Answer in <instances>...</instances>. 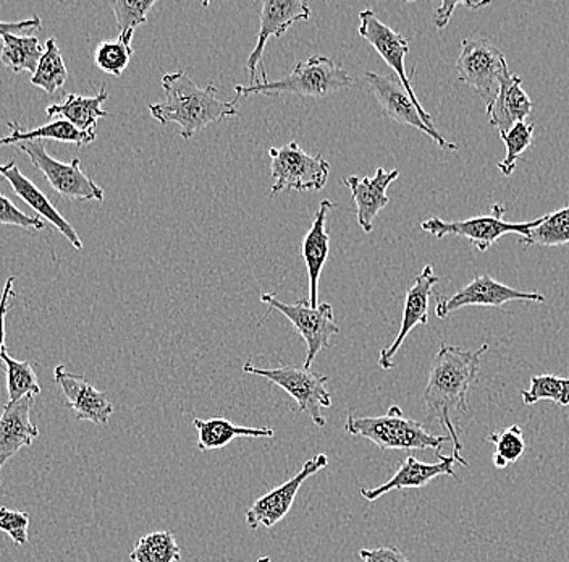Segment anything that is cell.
Wrapping results in <instances>:
<instances>
[{"instance_id": "27", "label": "cell", "mask_w": 569, "mask_h": 562, "mask_svg": "<svg viewBox=\"0 0 569 562\" xmlns=\"http://www.w3.org/2000/svg\"><path fill=\"white\" fill-rule=\"evenodd\" d=\"M0 52V62L13 73L28 72L33 75L38 69L39 59L44 52L41 42L36 37L27 34H6Z\"/></svg>"}, {"instance_id": "19", "label": "cell", "mask_w": 569, "mask_h": 562, "mask_svg": "<svg viewBox=\"0 0 569 562\" xmlns=\"http://www.w3.org/2000/svg\"><path fill=\"white\" fill-rule=\"evenodd\" d=\"M0 177L9 181L13 194H16L20 200L27 203V205L33 209L38 218L48 220L56 229H59V233L70 241L71 247L77 248V250L83 248V241L78 237L77 230L70 226L69 220L57 211L56 206L36 187L34 181H31L21 174V170L18 169L17 162L13 161V159L7 164H0Z\"/></svg>"}, {"instance_id": "12", "label": "cell", "mask_w": 569, "mask_h": 562, "mask_svg": "<svg viewBox=\"0 0 569 562\" xmlns=\"http://www.w3.org/2000/svg\"><path fill=\"white\" fill-rule=\"evenodd\" d=\"M329 465V457L326 454H318L316 457L309 459L301 471L297 475L277 489L270 490L264 496L254 501L247 511V525L249 530H258L259 526L272 529L273 525L282 522L287 517L288 512L293 507L295 500L300 493L302 483L315 476L316 473L323 471Z\"/></svg>"}, {"instance_id": "26", "label": "cell", "mask_w": 569, "mask_h": 562, "mask_svg": "<svg viewBox=\"0 0 569 562\" xmlns=\"http://www.w3.org/2000/svg\"><path fill=\"white\" fill-rule=\"evenodd\" d=\"M7 127L12 130V134L9 137L0 138V148L34 140L62 141V144H74L80 148V146L91 145L96 140V134H81L62 119L36 128H23L18 122H9Z\"/></svg>"}, {"instance_id": "36", "label": "cell", "mask_w": 569, "mask_h": 562, "mask_svg": "<svg viewBox=\"0 0 569 562\" xmlns=\"http://www.w3.org/2000/svg\"><path fill=\"white\" fill-rule=\"evenodd\" d=\"M532 138L533 126L526 122L516 124L508 134L501 135V140L507 146V156L503 161L498 162V169L505 177L513 176L516 161L532 145Z\"/></svg>"}, {"instance_id": "42", "label": "cell", "mask_w": 569, "mask_h": 562, "mask_svg": "<svg viewBox=\"0 0 569 562\" xmlns=\"http://www.w3.org/2000/svg\"><path fill=\"white\" fill-rule=\"evenodd\" d=\"M41 28L42 20L39 17L23 21H0V39L6 34H21L27 31L41 30Z\"/></svg>"}, {"instance_id": "35", "label": "cell", "mask_w": 569, "mask_h": 562, "mask_svg": "<svg viewBox=\"0 0 569 562\" xmlns=\"http://www.w3.org/2000/svg\"><path fill=\"white\" fill-rule=\"evenodd\" d=\"M133 48L127 39L119 38L117 41H101L94 51V63L101 72L120 77L127 70Z\"/></svg>"}, {"instance_id": "5", "label": "cell", "mask_w": 569, "mask_h": 562, "mask_svg": "<svg viewBox=\"0 0 569 562\" xmlns=\"http://www.w3.org/2000/svg\"><path fill=\"white\" fill-rule=\"evenodd\" d=\"M243 372L261 376L267 382L276 384L288 396L293 397L298 404V411L308 415L316 426L319 428L326 426L322 411L332 407V396L326 387L329 376L306 369L305 366L283 365L272 369L256 368L251 362L244 363Z\"/></svg>"}, {"instance_id": "21", "label": "cell", "mask_w": 569, "mask_h": 562, "mask_svg": "<svg viewBox=\"0 0 569 562\" xmlns=\"http://www.w3.org/2000/svg\"><path fill=\"white\" fill-rule=\"evenodd\" d=\"M36 397L7 402L0 414V471L23 447H30L39 436V428L31 422Z\"/></svg>"}, {"instance_id": "9", "label": "cell", "mask_w": 569, "mask_h": 562, "mask_svg": "<svg viewBox=\"0 0 569 562\" xmlns=\"http://www.w3.org/2000/svg\"><path fill=\"white\" fill-rule=\"evenodd\" d=\"M503 52L482 38H466L457 59L458 80L475 88L487 108L496 101L501 78L508 72Z\"/></svg>"}, {"instance_id": "24", "label": "cell", "mask_w": 569, "mask_h": 562, "mask_svg": "<svg viewBox=\"0 0 569 562\" xmlns=\"http://www.w3.org/2000/svg\"><path fill=\"white\" fill-rule=\"evenodd\" d=\"M107 99H109V92H107L104 85H102L98 95L91 96V98L69 95L62 101L49 106L46 109V114L49 117H59V119L66 120V122H69L71 127L77 128L81 134H96L98 120L101 117H110V112L102 109V105H104Z\"/></svg>"}, {"instance_id": "29", "label": "cell", "mask_w": 569, "mask_h": 562, "mask_svg": "<svg viewBox=\"0 0 569 562\" xmlns=\"http://www.w3.org/2000/svg\"><path fill=\"white\" fill-rule=\"evenodd\" d=\"M134 562H178L181 560L180 546L172 532H151L138 540L130 553Z\"/></svg>"}, {"instance_id": "32", "label": "cell", "mask_w": 569, "mask_h": 562, "mask_svg": "<svg viewBox=\"0 0 569 562\" xmlns=\"http://www.w3.org/2000/svg\"><path fill=\"white\" fill-rule=\"evenodd\" d=\"M487 441L496 447L492 462L498 471H503L508 465L516 464L528 450L519 425L510 426V428L500 433H492V435L487 436Z\"/></svg>"}, {"instance_id": "7", "label": "cell", "mask_w": 569, "mask_h": 562, "mask_svg": "<svg viewBox=\"0 0 569 562\" xmlns=\"http://www.w3.org/2000/svg\"><path fill=\"white\" fill-rule=\"evenodd\" d=\"M270 172L273 185L270 194L283 190H322L329 179L330 164L322 156H311L297 141L282 148H270Z\"/></svg>"}, {"instance_id": "38", "label": "cell", "mask_w": 569, "mask_h": 562, "mask_svg": "<svg viewBox=\"0 0 569 562\" xmlns=\"http://www.w3.org/2000/svg\"><path fill=\"white\" fill-rule=\"evenodd\" d=\"M0 226H17L24 229H44V220L38 216H28L27 213L20 211L16 203L9 200L0 194Z\"/></svg>"}, {"instance_id": "23", "label": "cell", "mask_w": 569, "mask_h": 562, "mask_svg": "<svg viewBox=\"0 0 569 562\" xmlns=\"http://www.w3.org/2000/svg\"><path fill=\"white\" fill-rule=\"evenodd\" d=\"M333 208L330 200L320 201L318 213L312 219L311 229L306 234L301 245L302 259H305L306 269L309 277V305L312 308L318 307L319 277L323 265L329 259V230L326 227L327 213Z\"/></svg>"}, {"instance_id": "25", "label": "cell", "mask_w": 569, "mask_h": 562, "mask_svg": "<svg viewBox=\"0 0 569 562\" xmlns=\"http://www.w3.org/2000/svg\"><path fill=\"white\" fill-rule=\"evenodd\" d=\"M196 433H198V447L202 453L208 451L222 450L229 446L231 441L237 437H252V440H264V437L276 436V432L270 426L264 428H249L231 423L227 418H196L193 422Z\"/></svg>"}, {"instance_id": "14", "label": "cell", "mask_w": 569, "mask_h": 562, "mask_svg": "<svg viewBox=\"0 0 569 562\" xmlns=\"http://www.w3.org/2000/svg\"><path fill=\"white\" fill-rule=\"evenodd\" d=\"M259 19L261 24L256 37V48L247 62L252 85L259 83L258 67L261 66L267 41L270 38H282L293 24L311 19V9L302 0H264Z\"/></svg>"}, {"instance_id": "33", "label": "cell", "mask_w": 569, "mask_h": 562, "mask_svg": "<svg viewBox=\"0 0 569 562\" xmlns=\"http://www.w3.org/2000/svg\"><path fill=\"white\" fill-rule=\"evenodd\" d=\"M522 402L533 405L540 401H551L560 407L569 405V378L555 375H537L531 378L529 390L521 391Z\"/></svg>"}, {"instance_id": "40", "label": "cell", "mask_w": 569, "mask_h": 562, "mask_svg": "<svg viewBox=\"0 0 569 562\" xmlns=\"http://www.w3.org/2000/svg\"><path fill=\"white\" fill-rule=\"evenodd\" d=\"M17 276H10L7 279L6 286H3L2 295H0V355L6 347V318L7 312L10 309V298L16 297V290H13V284H16Z\"/></svg>"}, {"instance_id": "43", "label": "cell", "mask_w": 569, "mask_h": 562, "mask_svg": "<svg viewBox=\"0 0 569 562\" xmlns=\"http://www.w3.org/2000/svg\"><path fill=\"white\" fill-rule=\"evenodd\" d=\"M258 562H272L269 556L259 558Z\"/></svg>"}, {"instance_id": "22", "label": "cell", "mask_w": 569, "mask_h": 562, "mask_svg": "<svg viewBox=\"0 0 569 562\" xmlns=\"http://www.w3.org/2000/svg\"><path fill=\"white\" fill-rule=\"evenodd\" d=\"M531 110V99L522 90V78L508 70L501 78L496 101L487 108L490 126L500 130V135L508 134L516 124L525 122Z\"/></svg>"}, {"instance_id": "18", "label": "cell", "mask_w": 569, "mask_h": 562, "mask_svg": "<svg viewBox=\"0 0 569 562\" xmlns=\"http://www.w3.org/2000/svg\"><path fill=\"white\" fill-rule=\"evenodd\" d=\"M439 462L437 464H427V462L419 461L415 455H408L407 461L400 462L398 471L383 485L377 486L372 490H361V496L365 497L369 503L379 500V497L386 496L391 491H403V490H419L425 489L429 485L432 480L437 476H451V479L458 480L457 473L453 471L455 462L460 464L455 455H437Z\"/></svg>"}, {"instance_id": "15", "label": "cell", "mask_w": 569, "mask_h": 562, "mask_svg": "<svg viewBox=\"0 0 569 562\" xmlns=\"http://www.w3.org/2000/svg\"><path fill=\"white\" fill-rule=\"evenodd\" d=\"M359 34L389 63L398 80L403 83L405 90L411 96L415 105L418 108H422L418 95H416L415 88L411 85V77L416 70H412L411 77H408L407 69H405V57H407L409 51L408 38L391 30L383 21L377 19L376 13L371 9L362 10L359 13Z\"/></svg>"}, {"instance_id": "16", "label": "cell", "mask_w": 569, "mask_h": 562, "mask_svg": "<svg viewBox=\"0 0 569 562\" xmlns=\"http://www.w3.org/2000/svg\"><path fill=\"white\" fill-rule=\"evenodd\" d=\"M439 276L433 274L430 265L425 266L421 274L415 279V284L409 287L407 297H405L403 319H401L400 331L389 347H383L379 354V366L382 369L393 368L395 355L400 351L401 344L407 339L418 325H427L429 323V300L433 286L439 284Z\"/></svg>"}, {"instance_id": "2", "label": "cell", "mask_w": 569, "mask_h": 562, "mask_svg": "<svg viewBox=\"0 0 569 562\" xmlns=\"http://www.w3.org/2000/svg\"><path fill=\"white\" fill-rule=\"evenodd\" d=\"M166 101L149 105V112L162 126L177 124L183 140H190L196 134L211 124L238 116L237 99L220 101L217 87L208 85L199 88L187 72L167 73L162 77Z\"/></svg>"}, {"instance_id": "10", "label": "cell", "mask_w": 569, "mask_h": 562, "mask_svg": "<svg viewBox=\"0 0 569 562\" xmlns=\"http://www.w3.org/2000/svg\"><path fill=\"white\" fill-rule=\"evenodd\" d=\"M365 78L368 81L369 91L372 92L373 98L382 108L383 116L401 124V126L422 131L427 137L432 138L440 148L450 149V151L458 149V145L445 140L442 135L437 131L430 114L415 105L411 96L405 90L403 83L398 80L397 75L366 72Z\"/></svg>"}, {"instance_id": "37", "label": "cell", "mask_w": 569, "mask_h": 562, "mask_svg": "<svg viewBox=\"0 0 569 562\" xmlns=\"http://www.w3.org/2000/svg\"><path fill=\"white\" fill-rule=\"evenodd\" d=\"M28 526H30V514L16 509L0 507V530L6 532L18 546L28 543Z\"/></svg>"}, {"instance_id": "39", "label": "cell", "mask_w": 569, "mask_h": 562, "mask_svg": "<svg viewBox=\"0 0 569 562\" xmlns=\"http://www.w3.org/2000/svg\"><path fill=\"white\" fill-rule=\"evenodd\" d=\"M359 558L365 562H411L395 546H380L373 550L359 551Z\"/></svg>"}, {"instance_id": "41", "label": "cell", "mask_w": 569, "mask_h": 562, "mask_svg": "<svg viewBox=\"0 0 569 562\" xmlns=\"http://www.w3.org/2000/svg\"><path fill=\"white\" fill-rule=\"evenodd\" d=\"M490 2H442L440 3L439 9H437L436 17H433V21H436V27L439 30H443L447 27L448 21H450L451 16H453L455 9L457 7H468V9L478 10L482 9V7L489 6Z\"/></svg>"}, {"instance_id": "1", "label": "cell", "mask_w": 569, "mask_h": 562, "mask_svg": "<svg viewBox=\"0 0 569 562\" xmlns=\"http://www.w3.org/2000/svg\"><path fill=\"white\" fill-rule=\"evenodd\" d=\"M489 351L483 344L478 351H466L457 345L440 344L439 352L430 366L429 382L425 391L427 417L436 420L447 430L453 443L455 457L469 467L461 457L462 443L458 436L455 415L468 414V393L479 375L480 358Z\"/></svg>"}, {"instance_id": "4", "label": "cell", "mask_w": 569, "mask_h": 562, "mask_svg": "<svg viewBox=\"0 0 569 562\" xmlns=\"http://www.w3.org/2000/svg\"><path fill=\"white\" fill-rule=\"evenodd\" d=\"M345 430L348 435L361 436L371 441L382 451H436L440 454V447L448 436L430 435L421 422L408 418L398 405H391L389 412L380 417H358L348 415Z\"/></svg>"}, {"instance_id": "20", "label": "cell", "mask_w": 569, "mask_h": 562, "mask_svg": "<svg viewBox=\"0 0 569 562\" xmlns=\"http://www.w3.org/2000/svg\"><path fill=\"white\" fill-rule=\"evenodd\" d=\"M398 177H400V170L395 169L387 172L383 167L377 169L372 179H368V177L361 179L358 176L345 177L343 184L350 188L351 198L356 205V220L366 234L372 233L373 220L389 205L390 198L387 195V188Z\"/></svg>"}, {"instance_id": "31", "label": "cell", "mask_w": 569, "mask_h": 562, "mask_svg": "<svg viewBox=\"0 0 569 562\" xmlns=\"http://www.w3.org/2000/svg\"><path fill=\"white\" fill-rule=\"evenodd\" d=\"M569 244V206L553 215L543 216L542 223L533 227L528 236L521 238V245L532 247H560Z\"/></svg>"}, {"instance_id": "30", "label": "cell", "mask_w": 569, "mask_h": 562, "mask_svg": "<svg viewBox=\"0 0 569 562\" xmlns=\"http://www.w3.org/2000/svg\"><path fill=\"white\" fill-rule=\"evenodd\" d=\"M0 362L6 366L7 372V396L9 402H18L27 396H39L41 386L33 366L28 362H18L10 357L9 352L3 351Z\"/></svg>"}, {"instance_id": "6", "label": "cell", "mask_w": 569, "mask_h": 562, "mask_svg": "<svg viewBox=\"0 0 569 562\" xmlns=\"http://www.w3.org/2000/svg\"><path fill=\"white\" fill-rule=\"evenodd\" d=\"M505 208L501 205H493L492 213L486 216H476V218L465 220H443L440 218H430L421 224V229L426 234L437 238L448 236L465 237L471 241L472 247L486 254L490 247L508 234H518L526 237L542 223V218L529 220V223H508L503 219Z\"/></svg>"}, {"instance_id": "28", "label": "cell", "mask_w": 569, "mask_h": 562, "mask_svg": "<svg viewBox=\"0 0 569 562\" xmlns=\"http://www.w3.org/2000/svg\"><path fill=\"white\" fill-rule=\"evenodd\" d=\"M67 78H69V70H67L66 62H63L62 51L57 46L56 39H48L44 52L39 59L38 69L31 77V83L41 88L48 95H52L66 85Z\"/></svg>"}, {"instance_id": "11", "label": "cell", "mask_w": 569, "mask_h": 562, "mask_svg": "<svg viewBox=\"0 0 569 562\" xmlns=\"http://www.w3.org/2000/svg\"><path fill=\"white\" fill-rule=\"evenodd\" d=\"M261 302L269 305V312L282 313L284 318L293 325L297 333L300 334L308 345V355H306L305 368L311 369L312 363L318 357L319 352L330 347V337L340 333L337 326L333 307L330 304L318 305L312 308L308 300H297L293 305L283 304L273 294H262Z\"/></svg>"}, {"instance_id": "17", "label": "cell", "mask_w": 569, "mask_h": 562, "mask_svg": "<svg viewBox=\"0 0 569 562\" xmlns=\"http://www.w3.org/2000/svg\"><path fill=\"white\" fill-rule=\"evenodd\" d=\"M53 379L62 387L67 407L78 420H88L94 425L104 426L113 414V404L109 396L96 390L87 378L67 372L66 366L59 365L53 372Z\"/></svg>"}, {"instance_id": "13", "label": "cell", "mask_w": 569, "mask_h": 562, "mask_svg": "<svg viewBox=\"0 0 569 562\" xmlns=\"http://www.w3.org/2000/svg\"><path fill=\"white\" fill-rule=\"evenodd\" d=\"M536 302L543 304L546 297L537 292H521L511 289L505 284L497 283L489 274L476 277L475 280L462 287L451 297L437 295L436 315L440 319L447 318L450 313L465 307H503L508 302Z\"/></svg>"}, {"instance_id": "34", "label": "cell", "mask_w": 569, "mask_h": 562, "mask_svg": "<svg viewBox=\"0 0 569 562\" xmlns=\"http://www.w3.org/2000/svg\"><path fill=\"white\" fill-rule=\"evenodd\" d=\"M158 0H113L110 2L117 23H119V38L133 41L134 31L140 24L148 21V13Z\"/></svg>"}, {"instance_id": "3", "label": "cell", "mask_w": 569, "mask_h": 562, "mask_svg": "<svg viewBox=\"0 0 569 562\" xmlns=\"http://www.w3.org/2000/svg\"><path fill=\"white\" fill-rule=\"evenodd\" d=\"M355 78L341 63L326 56H311L300 60L290 75L277 81H259L256 85H237V98L240 96L295 95L301 98L323 99L338 91L353 87Z\"/></svg>"}, {"instance_id": "8", "label": "cell", "mask_w": 569, "mask_h": 562, "mask_svg": "<svg viewBox=\"0 0 569 562\" xmlns=\"http://www.w3.org/2000/svg\"><path fill=\"white\" fill-rule=\"evenodd\" d=\"M17 146L30 158L36 169L44 174L52 190L60 197L70 201L104 200V190L83 172L78 156L70 162H60L49 155L44 141H23Z\"/></svg>"}]
</instances>
